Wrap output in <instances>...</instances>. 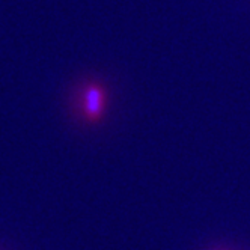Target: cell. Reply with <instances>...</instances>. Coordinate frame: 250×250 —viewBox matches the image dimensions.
Segmentation results:
<instances>
[{"instance_id":"cell-1","label":"cell","mask_w":250,"mask_h":250,"mask_svg":"<svg viewBox=\"0 0 250 250\" xmlns=\"http://www.w3.org/2000/svg\"><path fill=\"white\" fill-rule=\"evenodd\" d=\"M86 109L89 113H98L100 109H101V94L97 87H92L87 91V95H86Z\"/></svg>"}]
</instances>
